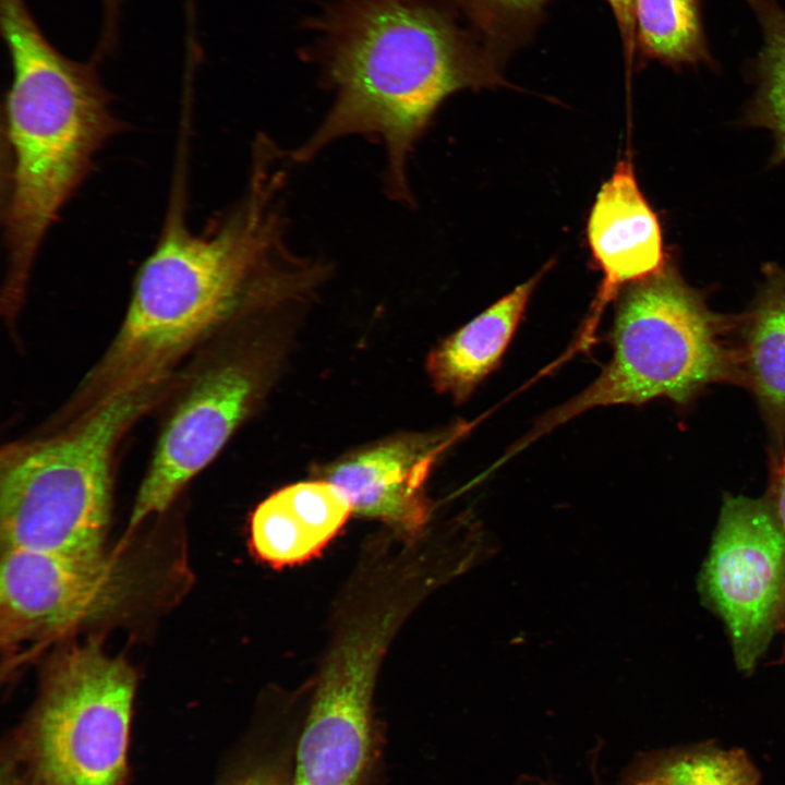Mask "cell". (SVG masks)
Masks as SVG:
<instances>
[{"label":"cell","instance_id":"cell-1","mask_svg":"<svg viewBox=\"0 0 785 785\" xmlns=\"http://www.w3.org/2000/svg\"><path fill=\"white\" fill-rule=\"evenodd\" d=\"M291 166L271 138H256L241 197L200 232L186 224L183 174L176 177L161 232L136 273L121 325L58 409L61 418L174 374L243 310L325 271L288 242Z\"/></svg>","mask_w":785,"mask_h":785},{"label":"cell","instance_id":"cell-2","mask_svg":"<svg viewBox=\"0 0 785 785\" xmlns=\"http://www.w3.org/2000/svg\"><path fill=\"white\" fill-rule=\"evenodd\" d=\"M312 27V61L333 99L289 150L293 165L348 136L373 140L384 193L411 207L410 158L433 116L458 90L505 85L504 65L442 0H339Z\"/></svg>","mask_w":785,"mask_h":785},{"label":"cell","instance_id":"cell-3","mask_svg":"<svg viewBox=\"0 0 785 785\" xmlns=\"http://www.w3.org/2000/svg\"><path fill=\"white\" fill-rule=\"evenodd\" d=\"M12 78L4 97L7 268L1 307L15 321L36 257L60 212L123 123L96 60L74 61L46 38L24 0H0Z\"/></svg>","mask_w":785,"mask_h":785},{"label":"cell","instance_id":"cell-4","mask_svg":"<svg viewBox=\"0 0 785 785\" xmlns=\"http://www.w3.org/2000/svg\"><path fill=\"white\" fill-rule=\"evenodd\" d=\"M177 374L121 392L0 451L1 548L97 555L109 526L116 456L134 425L161 408Z\"/></svg>","mask_w":785,"mask_h":785},{"label":"cell","instance_id":"cell-5","mask_svg":"<svg viewBox=\"0 0 785 785\" xmlns=\"http://www.w3.org/2000/svg\"><path fill=\"white\" fill-rule=\"evenodd\" d=\"M728 326L666 263L620 295L612 358L600 376L544 416L532 435L591 408L640 404L661 397L684 403L710 384L738 381L737 347L727 340Z\"/></svg>","mask_w":785,"mask_h":785},{"label":"cell","instance_id":"cell-6","mask_svg":"<svg viewBox=\"0 0 785 785\" xmlns=\"http://www.w3.org/2000/svg\"><path fill=\"white\" fill-rule=\"evenodd\" d=\"M136 674L97 639L49 663L3 768L19 785H126Z\"/></svg>","mask_w":785,"mask_h":785},{"label":"cell","instance_id":"cell-7","mask_svg":"<svg viewBox=\"0 0 785 785\" xmlns=\"http://www.w3.org/2000/svg\"><path fill=\"white\" fill-rule=\"evenodd\" d=\"M219 330L178 370L129 530L173 505L221 451L257 399L261 383L255 362L246 351L221 343Z\"/></svg>","mask_w":785,"mask_h":785},{"label":"cell","instance_id":"cell-8","mask_svg":"<svg viewBox=\"0 0 785 785\" xmlns=\"http://www.w3.org/2000/svg\"><path fill=\"white\" fill-rule=\"evenodd\" d=\"M391 613L367 619L333 650L299 727L292 785H375L382 740L372 710Z\"/></svg>","mask_w":785,"mask_h":785},{"label":"cell","instance_id":"cell-9","mask_svg":"<svg viewBox=\"0 0 785 785\" xmlns=\"http://www.w3.org/2000/svg\"><path fill=\"white\" fill-rule=\"evenodd\" d=\"M698 584L725 624L738 669L753 672L785 589V536L769 498H724Z\"/></svg>","mask_w":785,"mask_h":785},{"label":"cell","instance_id":"cell-10","mask_svg":"<svg viewBox=\"0 0 785 785\" xmlns=\"http://www.w3.org/2000/svg\"><path fill=\"white\" fill-rule=\"evenodd\" d=\"M134 587L119 558L104 553L2 551L0 641L9 663L119 609Z\"/></svg>","mask_w":785,"mask_h":785},{"label":"cell","instance_id":"cell-11","mask_svg":"<svg viewBox=\"0 0 785 785\" xmlns=\"http://www.w3.org/2000/svg\"><path fill=\"white\" fill-rule=\"evenodd\" d=\"M587 239L602 271V283L579 340L582 348L591 342L601 314L621 288L655 275L666 265L660 222L630 161L620 160L601 186L589 214Z\"/></svg>","mask_w":785,"mask_h":785},{"label":"cell","instance_id":"cell-12","mask_svg":"<svg viewBox=\"0 0 785 785\" xmlns=\"http://www.w3.org/2000/svg\"><path fill=\"white\" fill-rule=\"evenodd\" d=\"M466 428L460 424L367 448L333 464L327 481L346 494L353 512L415 533L428 516L424 485L432 467Z\"/></svg>","mask_w":785,"mask_h":785},{"label":"cell","instance_id":"cell-13","mask_svg":"<svg viewBox=\"0 0 785 785\" xmlns=\"http://www.w3.org/2000/svg\"><path fill=\"white\" fill-rule=\"evenodd\" d=\"M351 512L349 498L327 480L287 486L254 510L253 552L275 567L304 561L325 547Z\"/></svg>","mask_w":785,"mask_h":785},{"label":"cell","instance_id":"cell-14","mask_svg":"<svg viewBox=\"0 0 785 785\" xmlns=\"http://www.w3.org/2000/svg\"><path fill=\"white\" fill-rule=\"evenodd\" d=\"M542 275L516 287L428 354L426 370L438 392L463 402L496 367Z\"/></svg>","mask_w":785,"mask_h":785},{"label":"cell","instance_id":"cell-15","mask_svg":"<svg viewBox=\"0 0 785 785\" xmlns=\"http://www.w3.org/2000/svg\"><path fill=\"white\" fill-rule=\"evenodd\" d=\"M739 379L785 423V268L768 265L737 347Z\"/></svg>","mask_w":785,"mask_h":785},{"label":"cell","instance_id":"cell-16","mask_svg":"<svg viewBox=\"0 0 785 785\" xmlns=\"http://www.w3.org/2000/svg\"><path fill=\"white\" fill-rule=\"evenodd\" d=\"M637 56L672 67L708 62L700 0H635Z\"/></svg>","mask_w":785,"mask_h":785},{"label":"cell","instance_id":"cell-17","mask_svg":"<svg viewBox=\"0 0 785 785\" xmlns=\"http://www.w3.org/2000/svg\"><path fill=\"white\" fill-rule=\"evenodd\" d=\"M763 35L757 65L758 86L750 109L751 122L770 130L776 158H785V10L774 0H746Z\"/></svg>","mask_w":785,"mask_h":785},{"label":"cell","instance_id":"cell-18","mask_svg":"<svg viewBox=\"0 0 785 785\" xmlns=\"http://www.w3.org/2000/svg\"><path fill=\"white\" fill-rule=\"evenodd\" d=\"M503 65L529 44L550 0H442Z\"/></svg>","mask_w":785,"mask_h":785},{"label":"cell","instance_id":"cell-19","mask_svg":"<svg viewBox=\"0 0 785 785\" xmlns=\"http://www.w3.org/2000/svg\"><path fill=\"white\" fill-rule=\"evenodd\" d=\"M623 785H759V778L740 751H708L643 764Z\"/></svg>","mask_w":785,"mask_h":785},{"label":"cell","instance_id":"cell-20","mask_svg":"<svg viewBox=\"0 0 785 785\" xmlns=\"http://www.w3.org/2000/svg\"><path fill=\"white\" fill-rule=\"evenodd\" d=\"M298 730L247 741L219 785H292Z\"/></svg>","mask_w":785,"mask_h":785},{"label":"cell","instance_id":"cell-21","mask_svg":"<svg viewBox=\"0 0 785 785\" xmlns=\"http://www.w3.org/2000/svg\"><path fill=\"white\" fill-rule=\"evenodd\" d=\"M617 23L624 55L629 64L637 57L633 7L635 0H606Z\"/></svg>","mask_w":785,"mask_h":785},{"label":"cell","instance_id":"cell-22","mask_svg":"<svg viewBox=\"0 0 785 785\" xmlns=\"http://www.w3.org/2000/svg\"><path fill=\"white\" fill-rule=\"evenodd\" d=\"M768 498L775 511L785 536V455L775 472ZM776 631H781L785 635V589L777 615Z\"/></svg>","mask_w":785,"mask_h":785},{"label":"cell","instance_id":"cell-23","mask_svg":"<svg viewBox=\"0 0 785 785\" xmlns=\"http://www.w3.org/2000/svg\"><path fill=\"white\" fill-rule=\"evenodd\" d=\"M122 0H102L105 8L104 35L100 43V53L112 48L117 34V22Z\"/></svg>","mask_w":785,"mask_h":785},{"label":"cell","instance_id":"cell-24","mask_svg":"<svg viewBox=\"0 0 785 785\" xmlns=\"http://www.w3.org/2000/svg\"><path fill=\"white\" fill-rule=\"evenodd\" d=\"M1 785H19L14 777L2 768Z\"/></svg>","mask_w":785,"mask_h":785},{"label":"cell","instance_id":"cell-25","mask_svg":"<svg viewBox=\"0 0 785 785\" xmlns=\"http://www.w3.org/2000/svg\"><path fill=\"white\" fill-rule=\"evenodd\" d=\"M594 776H595V780H596L595 785H600V783H599V781H597V780H599V778H597V775L595 774ZM541 785H556V784H555V783H552V782H544V783H542Z\"/></svg>","mask_w":785,"mask_h":785}]
</instances>
